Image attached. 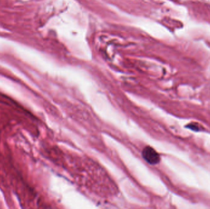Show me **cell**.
<instances>
[{"label":"cell","mask_w":210,"mask_h":209,"mask_svg":"<svg viewBox=\"0 0 210 209\" xmlns=\"http://www.w3.org/2000/svg\"><path fill=\"white\" fill-rule=\"evenodd\" d=\"M143 159L150 165H156L160 163V155L152 147L146 146L142 151Z\"/></svg>","instance_id":"6da1fadb"}]
</instances>
